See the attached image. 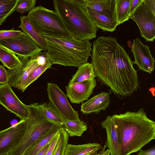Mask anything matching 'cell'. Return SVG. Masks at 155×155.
<instances>
[{"label":"cell","mask_w":155,"mask_h":155,"mask_svg":"<svg viewBox=\"0 0 155 155\" xmlns=\"http://www.w3.org/2000/svg\"><path fill=\"white\" fill-rule=\"evenodd\" d=\"M91 53L95 77L119 99L130 96L138 90V77L133 61L116 38L98 37L93 42Z\"/></svg>","instance_id":"cell-1"},{"label":"cell","mask_w":155,"mask_h":155,"mask_svg":"<svg viewBox=\"0 0 155 155\" xmlns=\"http://www.w3.org/2000/svg\"><path fill=\"white\" fill-rule=\"evenodd\" d=\"M107 146L105 145L102 147L100 150L99 152L94 155H110V151L108 149L106 150Z\"/></svg>","instance_id":"cell-36"},{"label":"cell","mask_w":155,"mask_h":155,"mask_svg":"<svg viewBox=\"0 0 155 155\" xmlns=\"http://www.w3.org/2000/svg\"><path fill=\"white\" fill-rule=\"evenodd\" d=\"M61 128L58 127L49 131L28 148L22 155H36L51 141Z\"/></svg>","instance_id":"cell-21"},{"label":"cell","mask_w":155,"mask_h":155,"mask_svg":"<svg viewBox=\"0 0 155 155\" xmlns=\"http://www.w3.org/2000/svg\"><path fill=\"white\" fill-rule=\"evenodd\" d=\"M131 0H115L116 20L119 25L129 20Z\"/></svg>","instance_id":"cell-26"},{"label":"cell","mask_w":155,"mask_h":155,"mask_svg":"<svg viewBox=\"0 0 155 155\" xmlns=\"http://www.w3.org/2000/svg\"><path fill=\"white\" fill-rule=\"evenodd\" d=\"M89 15L93 22L98 29L103 31L113 32L119 24L114 18L99 14L88 10Z\"/></svg>","instance_id":"cell-20"},{"label":"cell","mask_w":155,"mask_h":155,"mask_svg":"<svg viewBox=\"0 0 155 155\" xmlns=\"http://www.w3.org/2000/svg\"><path fill=\"white\" fill-rule=\"evenodd\" d=\"M143 0H131L130 9V16L142 2Z\"/></svg>","instance_id":"cell-34"},{"label":"cell","mask_w":155,"mask_h":155,"mask_svg":"<svg viewBox=\"0 0 155 155\" xmlns=\"http://www.w3.org/2000/svg\"><path fill=\"white\" fill-rule=\"evenodd\" d=\"M55 10L74 38L89 41L99 29L92 20L84 0H54Z\"/></svg>","instance_id":"cell-3"},{"label":"cell","mask_w":155,"mask_h":155,"mask_svg":"<svg viewBox=\"0 0 155 155\" xmlns=\"http://www.w3.org/2000/svg\"><path fill=\"white\" fill-rule=\"evenodd\" d=\"M137 25L142 37L146 41L155 38V0H143L130 16Z\"/></svg>","instance_id":"cell-7"},{"label":"cell","mask_w":155,"mask_h":155,"mask_svg":"<svg viewBox=\"0 0 155 155\" xmlns=\"http://www.w3.org/2000/svg\"><path fill=\"white\" fill-rule=\"evenodd\" d=\"M59 131L51 141L45 155H54L59 139Z\"/></svg>","instance_id":"cell-32"},{"label":"cell","mask_w":155,"mask_h":155,"mask_svg":"<svg viewBox=\"0 0 155 155\" xmlns=\"http://www.w3.org/2000/svg\"><path fill=\"white\" fill-rule=\"evenodd\" d=\"M84 1L88 10L116 20L115 0H84Z\"/></svg>","instance_id":"cell-16"},{"label":"cell","mask_w":155,"mask_h":155,"mask_svg":"<svg viewBox=\"0 0 155 155\" xmlns=\"http://www.w3.org/2000/svg\"><path fill=\"white\" fill-rule=\"evenodd\" d=\"M110 102L109 93L102 91L82 103L81 111L84 114H98L102 110L104 111L109 106Z\"/></svg>","instance_id":"cell-15"},{"label":"cell","mask_w":155,"mask_h":155,"mask_svg":"<svg viewBox=\"0 0 155 155\" xmlns=\"http://www.w3.org/2000/svg\"><path fill=\"white\" fill-rule=\"evenodd\" d=\"M0 61L8 69H14L21 64L18 56L6 48L0 46Z\"/></svg>","instance_id":"cell-25"},{"label":"cell","mask_w":155,"mask_h":155,"mask_svg":"<svg viewBox=\"0 0 155 155\" xmlns=\"http://www.w3.org/2000/svg\"><path fill=\"white\" fill-rule=\"evenodd\" d=\"M59 133V139L54 155H64L68 144L69 136L67 132L61 128Z\"/></svg>","instance_id":"cell-29"},{"label":"cell","mask_w":155,"mask_h":155,"mask_svg":"<svg viewBox=\"0 0 155 155\" xmlns=\"http://www.w3.org/2000/svg\"><path fill=\"white\" fill-rule=\"evenodd\" d=\"M18 0H0V26L15 11Z\"/></svg>","instance_id":"cell-27"},{"label":"cell","mask_w":155,"mask_h":155,"mask_svg":"<svg viewBox=\"0 0 155 155\" xmlns=\"http://www.w3.org/2000/svg\"><path fill=\"white\" fill-rule=\"evenodd\" d=\"M20 19L21 24L18 28H21L23 32L30 37L42 51H46L47 47L45 41L31 24L27 16H21Z\"/></svg>","instance_id":"cell-18"},{"label":"cell","mask_w":155,"mask_h":155,"mask_svg":"<svg viewBox=\"0 0 155 155\" xmlns=\"http://www.w3.org/2000/svg\"><path fill=\"white\" fill-rule=\"evenodd\" d=\"M22 31L15 30L13 28L9 30H0V40L16 37L22 33Z\"/></svg>","instance_id":"cell-31"},{"label":"cell","mask_w":155,"mask_h":155,"mask_svg":"<svg viewBox=\"0 0 155 155\" xmlns=\"http://www.w3.org/2000/svg\"><path fill=\"white\" fill-rule=\"evenodd\" d=\"M38 105L34 103L27 105L29 114L26 119L25 132L18 145L8 155H22L45 134L53 129L60 127L46 118Z\"/></svg>","instance_id":"cell-5"},{"label":"cell","mask_w":155,"mask_h":155,"mask_svg":"<svg viewBox=\"0 0 155 155\" xmlns=\"http://www.w3.org/2000/svg\"><path fill=\"white\" fill-rule=\"evenodd\" d=\"M96 85L95 78L69 84L65 87L66 96L72 103H83L88 100Z\"/></svg>","instance_id":"cell-14"},{"label":"cell","mask_w":155,"mask_h":155,"mask_svg":"<svg viewBox=\"0 0 155 155\" xmlns=\"http://www.w3.org/2000/svg\"><path fill=\"white\" fill-rule=\"evenodd\" d=\"M26 119L0 131V155H8L19 143L25 132Z\"/></svg>","instance_id":"cell-11"},{"label":"cell","mask_w":155,"mask_h":155,"mask_svg":"<svg viewBox=\"0 0 155 155\" xmlns=\"http://www.w3.org/2000/svg\"><path fill=\"white\" fill-rule=\"evenodd\" d=\"M0 104L15 114L20 120H26L28 117L27 105L19 99L8 83L0 84Z\"/></svg>","instance_id":"cell-10"},{"label":"cell","mask_w":155,"mask_h":155,"mask_svg":"<svg viewBox=\"0 0 155 155\" xmlns=\"http://www.w3.org/2000/svg\"><path fill=\"white\" fill-rule=\"evenodd\" d=\"M47 92L49 102L66 120L79 119L78 111L73 108L66 96L56 84L48 83Z\"/></svg>","instance_id":"cell-9"},{"label":"cell","mask_w":155,"mask_h":155,"mask_svg":"<svg viewBox=\"0 0 155 155\" xmlns=\"http://www.w3.org/2000/svg\"><path fill=\"white\" fill-rule=\"evenodd\" d=\"M0 46L6 48L18 56L28 58L42 51L30 37L23 32L16 37L0 40Z\"/></svg>","instance_id":"cell-8"},{"label":"cell","mask_w":155,"mask_h":155,"mask_svg":"<svg viewBox=\"0 0 155 155\" xmlns=\"http://www.w3.org/2000/svg\"><path fill=\"white\" fill-rule=\"evenodd\" d=\"M53 64L51 62L44 64H40L35 68L31 73L23 85L18 89L24 92L27 87L38 77L47 69Z\"/></svg>","instance_id":"cell-28"},{"label":"cell","mask_w":155,"mask_h":155,"mask_svg":"<svg viewBox=\"0 0 155 155\" xmlns=\"http://www.w3.org/2000/svg\"><path fill=\"white\" fill-rule=\"evenodd\" d=\"M47 45V52L52 64L78 67L87 63L91 56L92 43L73 37L42 36Z\"/></svg>","instance_id":"cell-4"},{"label":"cell","mask_w":155,"mask_h":155,"mask_svg":"<svg viewBox=\"0 0 155 155\" xmlns=\"http://www.w3.org/2000/svg\"><path fill=\"white\" fill-rule=\"evenodd\" d=\"M116 127L119 155H130L139 151L155 138V122L143 108L112 115Z\"/></svg>","instance_id":"cell-2"},{"label":"cell","mask_w":155,"mask_h":155,"mask_svg":"<svg viewBox=\"0 0 155 155\" xmlns=\"http://www.w3.org/2000/svg\"><path fill=\"white\" fill-rule=\"evenodd\" d=\"M51 141L47 144L36 155H45L47 151L50 146Z\"/></svg>","instance_id":"cell-37"},{"label":"cell","mask_w":155,"mask_h":155,"mask_svg":"<svg viewBox=\"0 0 155 155\" xmlns=\"http://www.w3.org/2000/svg\"><path fill=\"white\" fill-rule=\"evenodd\" d=\"M36 0H18L15 11L20 13L29 12L35 7Z\"/></svg>","instance_id":"cell-30"},{"label":"cell","mask_w":155,"mask_h":155,"mask_svg":"<svg viewBox=\"0 0 155 155\" xmlns=\"http://www.w3.org/2000/svg\"><path fill=\"white\" fill-rule=\"evenodd\" d=\"M102 147L98 143H88L78 145L68 143L64 155H94Z\"/></svg>","instance_id":"cell-19"},{"label":"cell","mask_w":155,"mask_h":155,"mask_svg":"<svg viewBox=\"0 0 155 155\" xmlns=\"http://www.w3.org/2000/svg\"><path fill=\"white\" fill-rule=\"evenodd\" d=\"M95 75L91 63H87L81 65L70 81L68 85L95 78Z\"/></svg>","instance_id":"cell-23"},{"label":"cell","mask_w":155,"mask_h":155,"mask_svg":"<svg viewBox=\"0 0 155 155\" xmlns=\"http://www.w3.org/2000/svg\"><path fill=\"white\" fill-rule=\"evenodd\" d=\"M62 128L67 132L70 137H80L87 130V127L84 121L79 119L74 120H66Z\"/></svg>","instance_id":"cell-24"},{"label":"cell","mask_w":155,"mask_h":155,"mask_svg":"<svg viewBox=\"0 0 155 155\" xmlns=\"http://www.w3.org/2000/svg\"><path fill=\"white\" fill-rule=\"evenodd\" d=\"M9 75L7 70L4 66L0 64V84L8 83Z\"/></svg>","instance_id":"cell-33"},{"label":"cell","mask_w":155,"mask_h":155,"mask_svg":"<svg viewBox=\"0 0 155 155\" xmlns=\"http://www.w3.org/2000/svg\"><path fill=\"white\" fill-rule=\"evenodd\" d=\"M137 155H155V148L147 150L140 149Z\"/></svg>","instance_id":"cell-35"},{"label":"cell","mask_w":155,"mask_h":155,"mask_svg":"<svg viewBox=\"0 0 155 155\" xmlns=\"http://www.w3.org/2000/svg\"><path fill=\"white\" fill-rule=\"evenodd\" d=\"M38 54L30 58L18 56L21 64L15 68L7 70L8 83L11 87L17 89L21 87L32 71L40 64Z\"/></svg>","instance_id":"cell-12"},{"label":"cell","mask_w":155,"mask_h":155,"mask_svg":"<svg viewBox=\"0 0 155 155\" xmlns=\"http://www.w3.org/2000/svg\"><path fill=\"white\" fill-rule=\"evenodd\" d=\"M38 106L48 120L62 128L66 120L50 102L48 103L45 102L40 104Z\"/></svg>","instance_id":"cell-22"},{"label":"cell","mask_w":155,"mask_h":155,"mask_svg":"<svg viewBox=\"0 0 155 155\" xmlns=\"http://www.w3.org/2000/svg\"><path fill=\"white\" fill-rule=\"evenodd\" d=\"M131 51L134 57L133 64L139 70L151 74L154 69L155 59L149 46L143 44L139 38L133 40Z\"/></svg>","instance_id":"cell-13"},{"label":"cell","mask_w":155,"mask_h":155,"mask_svg":"<svg viewBox=\"0 0 155 155\" xmlns=\"http://www.w3.org/2000/svg\"><path fill=\"white\" fill-rule=\"evenodd\" d=\"M101 125L105 129L107 141L105 145L110 151V155H119V147L116 124L112 116H108L101 122Z\"/></svg>","instance_id":"cell-17"},{"label":"cell","mask_w":155,"mask_h":155,"mask_svg":"<svg viewBox=\"0 0 155 155\" xmlns=\"http://www.w3.org/2000/svg\"><path fill=\"white\" fill-rule=\"evenodd\" d=\"M27 16L31 25L42 36L72 37L55 10L40 5L29 12Z\"/></svg>","instance_id":"cell-6"}]
</instances>
